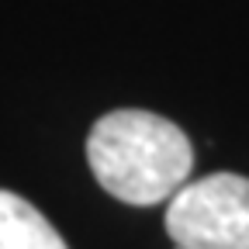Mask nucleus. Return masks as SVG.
Here are the masks:
<instances>
[{"mask_svg": "<svg viewBox=\"0 0 249 249\" xmlns=\"http://www.w3.org/2000/svg\"><path fill=\"white\" fill-rule=\"evenodd\" d=\"M87 160L111 197L145 208L170 201L187 183L194 152L170 118L124 107L97 118L87 139Z\"/></svg>", "mask_w": 249, "mask_h": 249, "instance_id": "obj_1", "label": "nucleus"}, {"mask_svg": "<svg viewBox=\"0 0 249 249\" xmlns=\"http://www.w3.org/2000/svg\"><path fill=\"white\" fill-rule=\"evenodd\" d=\"M166 235L180 249H249V180L211 173L183 183L166 208Z\"/></svg>", "mask_w": 249, "mask_h": 249, "instance_id": "obj_2", "label": "nucleus"}, {"mask_svg": "<svg viewBox=\"0 0 249 249\" xmlns=\"http://www.w3.org/2000/svg\"><path fill=\"white\" fill-rule=\"evenodd\" d=\"M0 249H70L49 218L24 197L0 191Z\"/></svg>", "mask_w": 249, "mask_h": 249, "instance_id": "obj_3", "label": "nucleus"}]
</instances>
